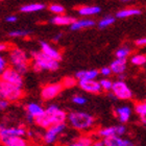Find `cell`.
I'll use <instances>...</instances> for the list:
<instances>
[{
  "mask_svg": "<svg viewBox=\"0 0 146 146\" xmlns=\"http://www.w3.org/2000/svg\"><path fill=\"white\" fill-rule=\"evenodd\" d=\"M69 124L76 131H88L95 124V118L85 112H71L67 118Z\"/></svg>",
  "mask_w": 146,
  "mask_h": 146,
  "instance_id": "6da1fadb",
  "label": "cell"
},
{
  "mask_svg": "<svg viewBox=\"0 0 146 146\" xmlns=\"http://www.w3.org/2000/svg\"><path fill=\"white\" fill-rule=\"evenodd\" d=\"M9 63L15 70L20 74H23L28 70L29 67V58L24 50L20 48H14L9 51Z\"/></svg>",
  "mask_w": 146,
  "mask_h": 146,
  "instance_id": "7a4b0ae2",
  "label": "cell"
},
{
  "mask_svg": "<svg viewBox=\"0 0 146 146\" xmlns=\"http://www.w3.org/2000/svg\"><path fill=\"white\" fill-rule=\"evenodd\" d=\"M31 58L34 60L33 68L36 71H43V70L55 71L58 70V67H60L58 62L49 58L48 56L43 54L41 51L31 52Z\"/></svg>",
  "mask_w": 146,
  "mask_h": 146,
  "instance_id": "3957f363",
  "label": "cell"
},
{
  "mask_svg": "<svg viewBox=\"0 0 146 146\" xmlns=\"http://www.w3.org/2000/svg\"><path fill=\"white\" fill-rule=\"evenodd\" d=\"M22 96H23L22 88L7 84L0 79V99L12 102V101H17L21 99Z\"/></svg>",
  "mask_w": 146,
  "mask_h": 146,
  "instance_id": "277c9868",
  "label": "cell"
},
{
  "mask_svg": "<svg viewBox=\"0 0 146 146\" xmlns=\"http://www.w3.org/2000/svg\"><path fill=\"white\" fill-rule=\"evenodd\" d=\"M26 135V129L22 126H4L1 125L0 128V142L5 143L6 141L12 138H22Z\"/></svg>",
  "mask_w": 146,
  "mask_h": 146,
  "instance_id": "5b68a950",
  "label": "cell"
},
{
  "mask_svg": "<svg viewBox=\"0 0 146 146\" xmlns=\"http://www.w3.org/2000/svg\"><path fill=\"white\" fill-rule=\"evenodd\" d=\"M112 95L121 100H128L133 98V92L123 80H116L113 82Z\"/></svg>",
  "mask_w": 146,
  "mask_h": 146,
  "instance_id": "8992f818",
  "label": "cell"
},
{
  "mask_svg": "<svg viewBox=\"0 0 146 146\" xmlns=\"http://www.w3.org/2000/svg\"><path fill=\"white\" fill-rule=\"evenodd\" d=\"M0 79L3 80V82H7V84H11V85H14L16 87H19V88H22L23 86V77H22V74L18 72L17 70H15L13 67H7L5 70L3 71L1 76H0Z\"/></svg>",
  "mask_w": 146,
  "mask_h": 146,
  "instance_id": "52a82bcc",
  "label": "cell"
},
{
  "mask_svg": "<svg viewBox=\"0 0 146 146\" xmlns=\"http://www.w3.org/2000/svg\"><path fill=\"white\" fill-rule=\"evenodd\" d=\"M66 129V124L65 123H61V124H54L47 128L45 131V134L43 136V140L46 144L51 145L54 144L58 140V138L63 134V131Z\"/></svg>",
  "mask_w": 146,
  "mask_h": 146,
  "instance_id": "ba28073f",
  "label": "cell"
},
{
  "mask_svg": "<svg viewBox=\"0 0 146 146\" xmlns=\"http://www.w3.org/2000/svg\"><path fill=\"white\" fill-rule=\"evenodd\" d=\"M45 112L48 114L50 117L52 124H61V123H65V121L67 120L68 115L66 113L61 110L58 106L55 104H50L47 109H45Z\"/></svg>",
  "mask_w": 146,
  "mask_h": 146,
  "instance_id": "9c48e42d",
  "label": "cell"
},
{
  "mask_svg": "<svg viewBox=\"0 0 146 146\" xmlns=\"http://www.w3.org/2000/svg\"><path fill=\"white\" fill-rule=\"evenodd\" d=\"M63 85L62 82H54V84H49L44 86L41 90V96L44 100H51L55 98L58 94H61L63 91Z\"/></svg>",
  "mask_w": 146,
  "mask_h": 146,
  "instance_id": "30bf717a",
  "label": "cell"
},
{
  "mask_svg": "<svg viewBox=\"0 0 146 146\" xmlns=\"http://www.w3.org/2000/svg\"><path fill=\"white\" fill-rule=\"evenodd\" d=\"M126 133V127L123 124L119 125H112V126H107L102 127L98 131V136L104 139L111 137H120Z\"/></svg>",
  "mask_w": 146,
  "mask_h": 146,
  "instance_id": "8fae6325",
  "label": "cell"
},
{
  "mask_svg": "<svg viewBox=\"0 0 146 146\" xmlns=\"http://www.w3.org/2000/svg\"><path fill=\"white\" fill-rule=\"evenodd\" d=\"M41 50L43 54H45L46 56H48L49 58H51L53 61L60 62L62 60V54L61 52L56 50L55 48H53L51 45H49L48 43L46 42H41Z\"/></svg>",
  "mask_w": 146,
  "mask_h": 146,
  "instance_id": "7c38bea8",
  "label": "cell"
},
{
  "mask_svg": "<svg viewBox=\"0 0 146 146\" xmlns=\"http://www.w3.org/2000/svg\"><path fill=\"white\" fill-rule=\"evenodd\" d=\"M78 86L84 91L92 94H98L102 91L99 82H96V80H82V82H78Z\"/></svg>",
  "mask_w": 146,
  "mask_h": 146,
  "instance_id": "4fadbf2b",
  "label": "cell"
},
{
  "mask_svg": "<svg viewBox=\"0 0 146 146\" xmlns=\"http://www.w3.org/2000/svg\"><path fill=\"white\" fill-rule=\"evenodd\" d=\"M115 116L120 123H126L131 117V109L127 106H122L115 110Z\"/></svg>",
  "mask_w": 146,
  "mask_h": 146,
  "instance_id": "5bb4252c",
  "label": "cell"
},
{
  "mask_svg": "<svg viewBox=\"0 0 146 146\" xmlns=\"http://www.w3.org/2000/svg\"><path fill=\"white\" fill-rule=\"evenodd\" d=\"M104 146H135L134 142L121 137H111L104 140Z\"/></svg>",
  "mask_w": 146,
  "mask_h": 146,
  "instance_id": "9a60e30c",
  "label": "cell"
},
{
  "mask_svg": "<svg viewBox=\"0 0 146 146\" xmlns=\"http://www.w3.org/2000/svg\"><path fill=\"white\" fill-rule=\"evenodd\" d=\"M99 75V71L98 70H80L78 72L75 73V78L78 82L82 80H95V78H97V76Z\"/></svg>",
  "mask_w": 146,
  "mask_h": 146,
  "instance_id": "2e32d148",
  "label": "cell"
},
{
  "mask_svg": "<svg viewBox=\"0 0 146 146\" xmlns=\"http://www.w3.org/2000/svg\"><path fill=\"white\" fill-rule=\"evenodd\" d=\"M26 112H27V116H31L34 119H36L45 113V109L36 102H31L26 106Z\"/></svg>",
  "mask_w": 146,
  "mask_h": 146,
  "instance_id": "e0dca14e",
  "label": "cell"
},
{
  "mask_svg": "<svg viewBox=\"0 0 146 146\" xmlns=\"http://www.w3.org/2000/svg\"><path fill=\"white\" fill-rule=\"evenodd\" d=\"M110 68L112 70V73L117 74V75H121L126 70V60H118V58H116L115 61L111 63Z\"/></svg>",
  "mask_w": 146,
  "mask_h": 146,
  "instance_id": "ac0fdd59",
  "label": "cell"
},
{
  "mask_svg": "<svg viewBox=\"0 0 146 146\" xmlns=\"http://www.w3.org/2000/svg\"><path fill=\"white\" fill-rule=\"evenodd\" d=\"M101 11V9L99 6L96 5H84L80 6L77 12L80 16H84V17H88V16H93V15H97L99 14Z\"/></svg>",
  "mask_w": 146,
  "mask_h": 146,
  "instance_id": "d6986e66",
  "label": "cell"
},
{
  "mask_svg": "<svg viewBox=\"0 0 146 146\" xmlns=\"http://www.w3.org/2000/svg\"><path fill=\"white\" fill-rule=\"evenodd\" d=\"M76 21V19H74L73 17L70 16H66V15H58L54 16L53 18L51 19V23L55 25H72L74 22Z\"/></svg>",
  "mask_w": 146,
  "mask_h": 146,
  "instance_id": "ffe728a7",
  "label": "cell"
},
{
  "mask_svg": "<svg viewBox=\"0 0 146 146\" xmlns=\"http://www.w3.org/2000/svg\"><path fill=\"white\" fill-rule=\"evenodd\" d=\"M94 25H95L94 20H91V19H82V20H76L70 26V28L72 31H79V29H84V28L92 27Z\"/></svg>",
  "mask_w": 146,
  "mask_h": 146,
  "instance_id": "44dd1931",
  "label": "cell"
},
{
  "mask_svg": "<svg viewBox=\"0 0 146 146\" xmlns=\"http://www.w3.org/2000/svg\"><path fill=\"white\" fill-rule=\"evenodd\" d=\"M141 14V9H137V7H127V9H120L119 12H117L116 17L120 19L128 18V17H133V16H137Z\"/></svg>",
  "mask_w": 146,
  "mask_h": 146,
  "instance_id": "7402d4cb",
  "label": "cell"
},
{
  "mask_svg": "<svg viewBox=\"0 0 146 146\" xmlns=\"http://www.w3.org/2000/svg\"><path fill=\"white\" fill-rule=\"evenodd\" d=\"M46 6L43 3H28L24 4L20 7V12L21 13H36L40 12L42 9H45Z\"/></svg>",
  "mask_w": 146,
  "mask_h": 146,
  "instance_id": "603a6c76",
  "label": "cell"
},
{
  "mask_svg": "<svg viewBox=\"0 0 146 146\" xmlns=\"http://www.w3.org/2000/svg\"><path fill=\"white\" fill-rule=\"evenodd\" d=\"M135 112L137 113V115L139 116L141 122L143 124H146V100L136 104Z\"/></svg>",
  "mask_w": 146,
  "mask_h": 146,
  "instance_id": "cb8c5ba5",
  "label": "cell"
},
{
  "mask_svg": "<svg viewBox=\"0 0 146 146\" xmlns=\"http://www.w3.org/2000/svg\"><path fill=\"white\" fill-rule=\"evenodd\" d=\"M4 146H29L28 145V142L26 139L24 138H12V139H9L5 142V143H3Z\"/></svg>",
  "mask_w": 146,
  "mask_h": 146,
  "instance_id": "d4e9b609",
  "label": "cell"
},
{
  "mask_svg": "<svg viewBox=\"0 0 146 146\" xmlns=\"http://www.w3.org/2000/svg\"><path fill=\"white\" fill-rule=\"evenodd\" d=\"M131 48L127 47V46H122L120 48H118L116 50V58H118V60H126V58L129 56L131 54Z\"/></svg>",
  "mask_w": 146,
  "mask_h": 146,
  "instance_id": "484cf974",
  "label": "cell"
},
{
  "mask_svg": "<svg viewBox=\"0 0 146 146\" xmlns=\"http://www.w3.org/2000/svg\"><path fill=\"white\" fill-rule=\"evenodd\" d=\"M93 143V141L90 137H80L78 138L76 141L70 143L68 146H91V144Z\"/></svg>",
  "mask_w": 146,
  "mask_h": 146,
  "instance_id": "4316f807",
  "label": "cell"
},
{
  "mask_svg": "<svg viewBox=\"0 0 146 146\" xmlns=\"http://www.w3.org/2000/svg\"><path fill=\"white\" fill-rule=\"evenodd\" d=\"M131 63L135 66H143L144 64H146V55L134 54L131 58Z\"/></svg>",
  "mask_w": 146,
  "mask_h": 146,
  "instance_id": "83f0119b",
  "label": "cell"
},
{
  "mask_svg": "<svg viewBox=\"0 0 146 146\" xmlns=\"http://www.w3.org/2000/svg\"><path fill=\"white\" fill-rule=\"evenodd\" d=\"M115 20H116L115 17H113V16H107V17H104L100 21L98 22V27L99 28L109 27V26H111V25L115 22Z\"/></svg>",
  "mask_w": 146,
  "mask_h": 146,
  "instance_id": "f1b7e54d",
  "label": "cell"
},
{
  "mask_svg": "<svg viewBox=\"0 0 146 146\" xmlns=\"http://www.w3.org/2000/svg\"><path fill=\"white\" fill-rule=\"evenodd\" d=\"M48 9H49V12L55 14V16L64 15V13H65L64 6L61 5V4H58V3H52V4H50V5L48 6Z\"/></svg>",
  "mask_w": 146,
  "mask_h": 146,
  "instance_id": "f546056e",
  "label": "cell"
},
{
  "mask_svg": "<svg viewBox=\"0 0 146 146\" xmlns=\"http://www.w3.org/2000/svg\"><path fill=\"white\" fill-rule=\"evenodd\" d=\"M29 34H31V31H29L17 29V31H9V36H12V38H25V36H27Z\"/></svg>",
  "mask_w": 146,
  "mask_h": 146,
  "instance_id": "4dcf8cb0",
  "label": "cell"
},
{
  "mask_svg": "<svg viewBox=\"0 0 146 146\" xmlns=\"http://www.w3.org/2000/svg\"><path fill=\"white\" fill-rule=\"evenodd\" d=\"M100 87H101V90L102 91H112V88H113V82L112 80H110L108 78H104L101 79L100 82Z\"/></svg>",
  "mask_w": 146,
  "mask_h": 146,
  "instance_id": "1f68e13d",
  "label": "cell"
},
{
  "mask_svg": "<svg viewBox=\"0 0 146 146\" xmlns=\"http://www.w3.org/2000/svg\"><path fill=\"white\" fill-rule=\"evenodd\" d=\"M62 85L64 88H72L76 85V78H74V77H65L62 82Z\"/></svg>",
  "mask_w": 146,
  "mask_h": 146,
  "instance_id": "d6a6232c",
  "label": "cell"
},
{
  "mask_svg": "<svg viewBox=\"0 0 146 146\" xmlns=\"http://www.w3.org/2000/svg\"><path fill=\"white\" fill-rule=\"evenodd\" d=\"M72 101L75 104L84 106V104H87V98H86L85 96H82V95H75V96L72 98Z\"/></svg>",
  "mask_w": 146,
  "mask_h": 146,
  "instance_id": "836d02e7",
  "label": "cell"
},
{
  "mask_svg": "<svg viewBox=\"0 0 146 146\" xmlns=\"http://www.w3.org/2000/svg\"><path fill=\"white\" fill-rule=\"evenodd\" d=\"M7 68V61L3 58L2 55H0V71L3 72Z\"/></svg>",
  "mask_w": 146,
  "mask_h": 146,
  "instance_id": "e575fe53",
  "label": "cell"
},
{
  "mask_svg": "<svg viewBox=\"0 0 146 146\" xmlns=\"http://www.w3.org/2000/svg\"><path fill=\"white\" fill-rule=\"evenodd\" d=\"M99 73H100L102 76H110L111 74H112V70H111V68L110 67H104V68H101L100 71H99Z\"/></svg>",
  "mask_w": 146,
  "mask_h": 146,
  "instance_id": "d590c367",
  "label": "cell"
},
{
  "mask_svg": "<svg viewBox=\"0 0 146 146\" xmlns=\"http://www.w3.org/2000/svg\"><path fill=\"white\" fill-rule=\"evenodd\" d=\"M9 102L6 100H3V99H0V111H4L6 108L9 107Z\"/></svg>",
  "mask_w": 146,
  "mask_h": 146,
  "instance_id": "8d00e7d4",
  "label": "cell"
},
{
  "mask_svg": "<svg viewBox=\"0 0 146 146\" xmlns=\"http://www.w3.org/2000/svg\"><path fill=\"white\" fill-rule=\"evenodd\" d=\"M135 43H136V45H137V46H146V36H145V38L138 39Z\"/></svg>",
  "mask_w": 146,
  "mask_h": 146,
  "instance_id": "74e56055",
  "label": "cell"
},
{
  "mask_svg": "<svg viewBox=\"0 0 146 146\" xmlns=\"http://www.w3.org/2000/svg\"><path fill=\"white\" fill-rule=\"evenodd\" d=\"M5 21L6 22H9V23H14V22L17 21V16H15V15L7 16V17L5 18Z\"/></svg>",
  "mask_w": 146,
  "mask_h": 146,
  "instance_id": "f35d334b",
  "label": "cell"
},
{
  "mask_svg": "<svg viewBox=\"0 0 146 146\" xmlns=\"http://www.w3.org/2000/svg\"><path fill=\"white\" fill-rule=\"evenodd\" d=\"M91 146H104V140H96V141H93V143L91 144Z\"/></svg>",
  "mask_w": 146,
  "mask_h": 146,
  "instance_id": "ab89813d",
  "label": "cell"
},
{
  "mask_svg": "<svg viewBox=\"0 0 146 146\" xmlns=\"http://www.w3.org/2000/svg\"><path fill=\"white\" fill-rule=\"evenodd\" d=\"M6 49H7V45L4 44V43H0V52L5 51Z\"/></svg>",
  "mask_w": 146,
  "mask_h": 146,
  "instance_id": "60d3db41",
  "label": "cell"
},
{
  "mask_svg": "<svg viewBox=\"0 0 146 146\" xmlns=\"http://www.w3.org/2000/svg\"><path fill=\"white\" fill-rule=\"evenodd\" d=\"M61 36H62V34L58 35V36H55V38H54V41H58V40H60V38H61Z\"/></svg>",
  "mask_w": 146,
  "mask_h": 146,
  "instance_id": "b9f144b4",
  "label": "cell"
},
{
  "mask_svg": "<svg viewBox=\"0 0 146 146\" xmlns=\"http://www.w3.org/2000/svg\"><path fill=\"white\" fill-rule=\"evenodd\" d=\"M1 74H2V72H1V71H0V76H1Z\"/></svg>",
  "mask_w": 146,
  "mask_h": 146,
  "instance_id": "7bdbcfd3",
  "label": "cell"
},
{
  "mask_svg": "<svg viewBox=\"0 0 146 146\" xmlns=\"http://www.w3.org/2000/svg\"><path fill=\"white\" fill-rule=\"evenodd\" d=\"M31 146H40V145H31Z\"/></svg>",
  "mask_w": 146,
  "mask_h": 146,
  "instance_id": "ee69618b",
  "label": "cell"
},
{
  "mask_svg": "<svg viewBox=\"0 0 146 146\" xmlns=\"http://www.w3.org/2000/svg\"><path fill=\"white\" fill-rule=\"evenodd\" d=\"M0 128H1V124H0Z\"/></svg>",
  "mask_w": 146,
  "mask_h": 146,
  "instance_id": "f6af8a7d",
  "label": "cell"
}]
</instances>
